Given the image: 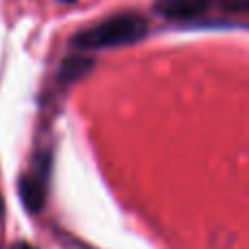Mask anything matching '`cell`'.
<instances>
[{"label": "cell", "instance_id": "5", "mask_svg": "<svg viewBox=\"0 0 249 249\" xmlns=\"http://www.w3.org/2000/svg\"><path fill=\"white\" fill-rule=\"evenodd\" d=\"M0 214H2V197H0Z\"/></svg>", "mask_w": 249, "mask_h": 249}, {"label": "cell", "instance_id": "2", "mask_svg": "<svg viewBox=\"0 0 249 249\" xmlns=\"http://www.w3.org/2000/svg\"><path fill=\"white\" fill-rule=\"evenodd\" d=\"M48 168H51V160H48V155H42V158L35 162L33 173L24 175L20 179V184H18V188H20V199L31 214H37L44 208V201H46Z\"/></svg>", "mask_w": 249, "mask_h": 249}, {"label": "cell", "instance_id": "1", "mask_svg": "<svg viewBox=\"0 0 249 249\" xmlns=\"http://www.w3.org/2000/svg\"><path fill=\"white\" fill-rule=\"evenodd\" d=\"M149 24L138 13H121L112 16L90 29L81 31L72 37V46L79 51H103V48L129 46L146 37Z\"/></svg>", "mask_w": 249, "mask_h": 249}, {"label": "cell", "instance_id": "6", "mask_svg": "<svg viewBox=\"0 0 249 249\" xmlns=\"http://www.w3.org/2000/svg\"><path fill=\"white\" fill-rule=\"evenodd\" d=\"M64 2H72V0H64Z\"/></svg>", "mask_w": 249, "mask_h": 249}, {"label": "cell", "instance_id": "4", "mask_svg": "<svg viewBox=\"0 0 249 249\" xmlns=\"http://www.w3.org/2000/svg\"><path fill=\"white\" fill-rule=\"evenodd\" d=\"M92 66H94V61H92L90 57H86V55H72V57H68V59L61 64L59 79L64 83H72V81H77V79L86 77V74L92 70Z\"/></svg>", "mask_w": 249, "mask_h": 249}, {"label": "cell", "instance_id": "3", "mask_svg": "<svg viewBox=\"0 0 249 249\" xmlns=\"http://www.w3.org/2000/svg\"><path fill=\"white\" fill-rule=\"evenodd\" d=\"M212 7V0H155V13L166 20H197Z\"/></svg>", "mask_w": 249, "mask_h": 249}]
</instances>
